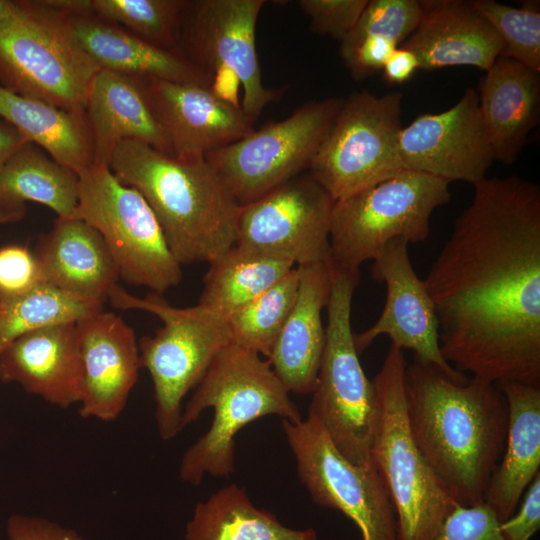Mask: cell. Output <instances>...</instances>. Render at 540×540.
Returning a JSON list of instances; mask_svg holds the SVG:
<instances>
[{
	"mask_svg": "<svg viewBox=\"0 0 540 540\" xmlns=\"http://www.w3.org/2000/svg\"><path fill=\"white\" fill-rule=\"evenodd\" d=\"M101 310V302L42 283L23 295L0 302V355L25 334L61 323H77Z\"/></svg>",
	"mask_w": 540,
	"mask_h": 540,
	"instance_id": "obj_32",
	"label": "cell"
},
{
	"mask_svg": "<svg viewBox=\"0 0 540 540\" xmlns=\"http://www.w3.org/2000/svg\"><path fill=\"white\" fill-rule=\"evenodd\" d=\"M265 0L190 1L177 52L213 80V91L242 108L252 121L285 88L264 85L256 25Z\"/></svg>",
	"mask_w": 540,
	"mask_h": 540,
	"instance_id": "obj_10",
	"label": "cell"
},
{
	"mask_svg": "<svg viewBox=\"0 0 540 540\" xmlns=\"http://www.w3.org/2000/svg\"><path fill=\"white\" fill-rule=\"evenodd\" d=\"M497 386L507 403V436L484 503L503 522L514 514L524 491L540 473V385L504 381Z\"/></svg>",
	"mask_w": 540,
	"mask_h": 540,
	"instance_id": "obj_27",
	"label": "cell"
},
{
	"mask_svg": "<svg viewBox=\"0 0 540 540\" xmlns=\"http://www.w3.org/2000/svg\"><path fill=\"white\" fill-rule=\"evenodd\" d=\"M282 428L299 478L317 505L346 515L362 540H398L395 510L372 460L349 461L310 413L297 423L283 419Z\"/></svg>",
	"mask_w": 540,
	"mask_h": 540,
	"instance_id": "obj_14",
	"label": "cell"
},
{
	"mask_svg": "<svg viewBox=\"0 0 540 540\" xmlns=\"http://www.w3.org/2000/svg\"><path fill=\"white\" fill-rule=\"evenodd\" d=\"M78 193L79 175L27 142L0 172V224L21 221L28 202L48 207L58 218L74 217Z\"/></svg>",
	"mask_w": 540,
	"mask_h": 540,
	"instance_id": "obj_28",
	"label": "cell"
},
{
	"mask_svg": "<svg viewBox=\"0 0 540 540\" xmlns=\"http://www.w3.org/2000/svg\"><path fill=\"white\" fill-rule=\"evenodd\" d=\"M433 540H505L500 521L484 502L464 507L457 505L447 516Z\"/></svg>",
	"mask_w": 540,
	"mask_h": 540,
	"instance_id": "obj_39",
	"label": "cell"
},
{
	"mask_svg": "<svg viewBox=\"0 0 540 540\" xmlns=\"http://www.w3.org/2000/svg\"><path fill=\"white\" fill-rule=\"evenodd\" d=\"M539 528L540 473L527 487L519 511L500 522V531L505 540H530Z\"/></svg>",
	"mask_w": 540,
	"mask_h": 540,
	"instance_id": "obj_40",
	"label": "cell"
},
{
	"mask_svg": "<svg viewBox=\"0 0 540 540\" xmlns=\"http://www.w3.org/2000/svg\"><path fill=\"white\" fill-rule=\"evenodd\" d=\"M27 142L14 126L0 118V172L11 156Z\"/></svg>",
	"mask_w": 540,
	"mask_h": 540,
	"instance_id": "obj_43",
	"label": "cell"
},
{
	"mask_svg": "<svg viewBox=\"0 0 540 540\" xmlns=\"http://www.w3.org/2000/svg\"><path fill=\"white\" fill-rule=\"evenodd\" d=\"M42 283L34 252L22 244L0 247V302L23 295Z\"/></svg>",
	"mask_w": 540,
	"mask_h": 540,
	"instance_id": "obj_38",
	"label": "cell"
},
{
	"mask_svg": "<svg viewBox=\"0 0 540 540\" xmlns=\"http://www.w3.org/2000/svg\"><path fill=\"white\" fill-rule=\"evenodd\" d=\"M108 167L142 194L181 266L210 263L235 245L241 206L205 157L179 158L127 140Z\"/></svg>",
	"mask_w": 540,
	"mask_h": 540,
	"instance_id": "obj_3",
	"label": "cell"
},
{
	"mask_svg": "<svg viewBox=\"0 0 540 540\" xmlns=\"http://www.w3.org/2000/svg\"><path fill=\"white\" fill-rule=\"evenodd\" d=\"M74 216L100 233L127 283L158 295L180 283L181 265L149 204L139 191L118 180L107 164L93 163L79 175Z\"/></svg>",
	"mask_w": 540,
	"mask_h": 540,
	"instance_id": "obj_11",
	"label": "cell"
},
{
	"mask_svg": "<svg viewBox=\"0 0 540 540\" xmlns=\"http://www.w3.org/2000/svg\"><path fill=\"white\" fill-rule=\"evenodd\" d=\"M186 540H317L313 528L294 530L276 516L256 508L244 488H221L195 506L186 525Z\"/></svg>",
	"mask_w": 540,
	"mask_h": 540,
	"instance_id": "obj_30",
	"label": "cell"
},
{
	"mask_svg": "<svg viewBox=\"0 0 540 540\" xmlns=\"http://www.w3.org/2000/svg\"><path fill=\"white\" fill-rule=\"evenodd\" d=\"M405 391L412 434L440 484L460 506L483 503L507 436L497 384L413 358Z\"/></svg>",
	"mask_w": 540,
	"mask_h": 540,
	"instance_id": "obj_2",
	"label": "cell"
},
{
	"mask_svg": "<svg viewBox=\"0 0 540 540\" xmlns=\"http://www.w3.org/2000/svg\"><path fill=\"white\" fill-rule=\"evenodd\" d=\"M299 288V271L293 268L261 295L227 319L231 342L270 356L274 344L294 306Z\"/></svg>",
	"mask_w": 540,
	"mask_h": 540,
	"instance_id": "obj_33",
	"label": "cell"
},
{
	"mask_svg": "<svg viewBox=\"0 0 540 540\" xmlns=\"http://www.w3.org/2000/svg\"><path fill=\"white\" fill-rule=\"evenodd\" d=\"M295 267L286 258L233 245L209 263L198 304L227 318Z\"/></svg>",
	"mask_w": 540,
	"mask_h": 540,
	"instance_id": "obj_31",
	"label": "cell"
},
{
	"mask_svg": "<svg viewBox=\"0 0 540 540\" xmlns=\"http://www.w3.org/2000/svg\"><path fill=\"white\" fill-rule=\"evenodd\" d=\"M471 4L499 37L500 56L540 72L539 2L526 1L521 8L494 0H475Z\"/></svg>",
	"mask_w": 540,
	"mask_h": 540,
	"instance_id": "obj_35",
	"label": "cell"
},
{
	"mask_svg": "<svg viewBox=\"0 0 540 540\" xmlns=\"http://www.w3.org/2000/svg\"><path fill=\"white\" fill-rule=\"evenodd\" d=\"M419 3V22L402 46L416 55L420 69L474 66L487 71L500 56L499 37L471 1L424 0Z\"/></svg>",
	"mask_w": 540,
	"mask_h": 540,
	"instance_id": "obj_21",
	"label": "cell"
},
{
	"mask_svg": "<svg viewBox=\"0 0 540 540\" xmlns=\"http://www.w3.org/2000/svg\"><path fill=\"white\" fill-rule=\"evenodd\" d=\"M420 15L417 0H369L356 25L342 41L385 38L400 45L413 33Z\"/></svg>",
	"mask_w": 540,
	"mask_h": 540,
	"instance_id": "obj_36",
	"label": "cell"
},
{
	"mask_svg": "<svg viewBox=\"0 0 540 540\" xmlns=\"http://www.w3.org/2000/svg\"><path fill=\"white\" fill-rule=\"evenodd\" d=\"M402 95L355 91L343 100L308 172L334 201L402 171Z\"/></svg>",
	"mask_w": 540,
	"mask_h": 540,
	"instance_id": "obj_12",
	"label": "cell"
},
{
	"mask_svg": "<svg viewBox=\"0 0 540 540\" xmlns=\"http://www.w3.org/2000/svg\"><path fill=\"white\" fill-rule=\"evenodd\" d=\"M334 202L303 172L240 207L235 245L286 258L296 267L328 262Z\"/></svg>",
	"mask_w": 540,
	"mask_h": 540,
	"instance_id": "obj_15",
	"label": "cell"
},
{
	"mask_svg": "<svg viewBox=\"0 0 540 540\" xmlns=\"http://www.w3.org/2000/svg\"><path fill=\"white\" fill-rule=\"evenodd\" d=\"M369 0H299L310 20V30L340 42L356 25Z\"/></svg>",
	"mask_w": 540,
	"mask_h": 540,
	"instance_id": "obj_37",
	"label": "cell"
},
{
	"mask_svg": "<svg viewBox=\"0 0 540 540\" xmlns=\"http://www.w3.org/2000/svg\"><path fill=\"white\" fill-rule=\"evenodd\" d=\"M407 361L391 343L374 384L379 413L370 457L392 501L398 540H433L458 505L438 481L412 434L406 407Z\"/></svg>",
	"mask_w": 540,
	"mask_h": 540,
	"instance_id": "obj_5",
	"label": "cell"
},
{
	"mask_svg": "<svg viewBox=\"0 0 540 540\" xmlns=\"http://www.w3.org/2000/svg\"><path fill=\"white\" fill-rule=\"evenodd\" d=\"M405 170L473 186L495 160L475 89L467 88L448 110L416 117L399 135Z\"/></svg>",
	"mask_w": 540,
	"mask_h": 540,
	"instance_id": "obj_16",
	"label": "cell"
},
{
	"mask_svg": "<svg viewBox=\"0 0 540 540\" xmlns=\"http://www.w3.org/2000/svg\"><path fill=\"white\" fill-rule=\"evenodd\" d=\"M182 410V429L206 408L214 419L208 432L183 454L180 479L198 486L204 475L229 477L234 472L235 435L252 421L277 415L302 420L289 390L258 353L228 344L214 359Z\"/></svg>",
	"mask_w": 540,
	"mask_h": 540,
	"instance_id": "obj_4",
	"label": "cell"
},
{
	"mask_svg": "<svg viewBox=\"0 0 540 540\" xmlns=\"http://www.w3.org/2000/svg\"><path fill=\"white\" fill-rule=\"evenodd\" d=\"M34 254L44 283L82 299L104 303L120 277L100 233L75 216L57 218Z\"/></svg>",
	"mask_w": 540,
	"mask_h": 540,
	"instance_id": "obj_22",
	"label": "cell"
},
{
	"mask_svg": "<svg viewBox=\"0 0 540 540\" xmlns=\"http://www.w3.org/2000/svg\"><path fill=\"white\" fill-rule=\"evenodd\" d=\"M420 69L416 55L409 49L399 46L385 62L383 78L389 84H402L408 81L415 71Z\"/></svg>",
	"mask_w": 540,
	"mask_h": 540,
	"instance_id": "obj_42",
	"label": "cell"
},
{
	"mask_svg": "<svg viewBox=\"0 0 540 540\" xmlns=\"http://www.w3.org/2000/svg\"><path fill=\"white\" fill-rule=\"evenodd\" d=\"M108 299L116 308L146 311L162 321L154 335L142 337L138 346L141 365L153 383L158 433L162 440H171L182 430V400L231 343L227 319L200 304L176 308L158 294L139 298L118 284Z\"/></svg>",
	"mask_w": 540,
	"mask_h": 540,
	"instance_id": "obj_6",
	"label": "cell"
},
{
	"mask_svg": "<svg viewBox=\"0 0 540 540\" xmlns=\"http://www.w3.org/2000/svg\"><path fill=\"white\" fill-rule=\"evenodd\" d=\"M408 245L406 240L395 238L373 261L371 275L385 284L386 301L376 322L353 334L355 348L360 355L376 338L386 335L391 343L411 350L414 358L457 372L442 356L435 307L424 280L413 269Z\"/></svg>",
	"mask_w": 540,
	"mask_h": 540,
	"instance_id": "obj_17",
	"label": "cell"
},
{
	"mask_svg": "<svg viewBox=\"0 0 540 540\" xmlns=\"http://www.w3.org/2000/svg\"><path fill=\"white\" fill-rule=\"evenodd\" d=\"M140 79L175 157H205L254 130L241 107L209 87Z\"/></svg>",
	"mask_w": 540,
	"mask_h": 540,
	"instance_id": "obj_18",
	"label": "cell"
},
{
	"mask_svg": "<svg viewBox=\"0 0 540 540\" xmlns=\"http://www.w3.org/2000/svg\"><path fill=\"white\" fill-rule=\"evenodd\" d=\"M22 8V1L0 0V24L17 15Z\"/></svg>",
	"mask_w": 540,
	"mask_h": 540,
	"instance_id": "obj_45",
	"label": "cell"
},
{
	"mask_svg": "<svg viewBox=\"0 0 540 540\" xmlns=\"http://www.w3.org/2000/svg\"><path fill=\"white\" fill-rule=\"evenodd\" d=\"M39 3L67 16L94 14L92 0H39Z\"/></svg>",
	"mask_w": 540,
	"mask_h": 540,
	"instance_id": "obj_44",
	"label": "cell"
},
{
	"mask_svg": "<svg viewBox=\"0 0 540 540\" xmlns=\"http://www.w3.org/2000/svg\"><path fill=\"white\" fill-rule=\"evenodd\" d=\"M344 98L309 101L205 156L240 206L309 170Z\"/></svg>",
	"mask_w": 540,
	"mask_h": 540,
	"instance_id": "obj_13",
	"label": "cell"
},
{
	"mask_svg": "<svg viewBox=\"0 0 540 540\" xmlns=\"http://www.w3.org/2000/svg\"><path fill=\"white\" fill-rule=\"evenodd\" d=\"M65 16L74 38L100 70L213 90L211 77L179 52L158 47L95 14Z\"/></svg>",
	"mask_w": 540,
	"mask_h": 540,
	"instance_id": "obj_25",
	"label": "cell"
},
{
	"mask_svg": "<svg viewBox=\"0 0 540 540\" xmlns=\"http://www.w3.org/2000/svg\"><path fill=\"white\" fill-rule=\"evenodd\" d=\"M9 540H84L75 530L46 518L13 514L6 524Z\"/></svg>",
	"mask_w": 540,
	"mask_h": 540,
	"instance_id": "obj_41",
	"label": "cell"
},
{
	"mask_svg": "<svg viewBox=\"0 0 540 540\" xmlns=\"http://www.w3.org/2000/svg\"><path fill=\"white\" fill-rule=\"evenodd\" d=\"M82 366L79 414L103 422L126 407L142 368L134 329L101 310L76 323Z\"/></svg>",
	"mask_w": 540,
	"mask_h": 540,
	"instance_id": "obj_19",
	"label": "cell"
},
{
	"mask_svg": "<svg viewBox=\"0 0 540 540\" xmlns=\"http://www.w3.org/2000/svg\"><path fill=\"white\" fill-rule=\"evenodd\" d=\"M100 68L74 38L66 16L39 1L0 24V85L59 108L85 112Z\"/></svg>",
	"mask_w": 540,
	"mask_h": 540,
	"instance_id": "obj_8",
	"label": "cell"
},
{
	"mask_svg": "<svg viewBox=\"0 0 540 540\" xmlns=\"http://www.w3.org/2000/svg\"><path fill=\"white\" fill-rule=\"evenodd\" d=\"M479 110L494 158L514 163L540 111V72L498 56L478 85Z\"/></svg>",
	"mask_w": 540,
	"mask_h": 540,
	"instance_id": "obj_26",
	"label": "cell"
},
{
	"mask_svg": "<svg viewBox=\"0 0 540 540\" xmlns=\"http://www.w3.org/2000/svg\"><path fill=\"white\" fill-rule=\"evenodd\" d=\"M0 118L59 164L80 175L94 163L85 112L17 95L0 85Z\"/></svg>",
	"mask_w": 540,
	"mask_h": 540,
	"instance_id": "obj_29",
	"label": "cell"
},
{
	"mask_svg": "<svg viewBox=\"0 0 540 540\" xmlns=\"http://www.w3.org/2000/svg\"><path fill=\"white\" fill-rule=\"evenodd\" d=\"M449 182L404 170L334 202L330 227V263L360 272L377 259L388 242L401 238L422 242L436 208L451 198Z\"/></svg>",
	"mask_w": 540,
	"mask_h": 540,
	"instance_id": "obj_9",
	"label": "cell"
},
{
	"mask_svg": "<svg viewBox=\"0 0 540 540\" xmlns=\"http://www.w3.org/2000/svg\"><path fill=\"white\" fill-rule=\"evenodd\" d=\"M85 115L92 137L94 163L108 165L115 148L127 140L142 142L172 155L140 78L99 70L90 86Z\"/></svg>",
	"mask_w": 540,
	"mask_h": 540,
	"instance_id": "obj_24",
	"label": "cell"
},
{
	"mask_svg": "<svg viewBox=\"0 0 540 540\" xmlns=\"http://www.w3.org/2000/svg\"><path fill=\"white\" fill-rule=\"evenodd\" d=\"M440 350L457 371L540 385V188L516 175L474 185L424 279Z\"/></svg>",
	"mask_w": 540,
	"mask_h": 540,
	"instance_id": "obj_1",
	"label": "cell"
},
{
	"mask_svg": "<svg viewBox=\"0 0 540 540\" xmlns=\"http://www.w3.org/2000/svg\"><path fill=\"white\" fill-rule=\"evenodd\" d=\"M189 3L187 0H92L96 16L122 24L142 39L173 51H177Z\"/></svg>",
	"mask_w": 540,
	"mask_h": 540,
	"instance_id": "obj_34",
	"label": "cell"
},
{
	"mask_svg": "<svg viewBox=\"0 0 540 540\" xmlns=\"http://www.w3.org/2000/svg\"><path fill=\"white\" fill-rule=\"evenodd\" d=\"M76 323L45 327L16 339L0 355V381L15 383L59 408L81 400Z\"/></svg>",
	"mask_w": 540,
	"mask_h": 540,
	"instance_id": "obj_20",
	"label": "cell"
},
{
	"mask_svg": "<svg viewBox=\"0 0 540 540\" xmlns=\"http://www.w3.org/2000/svg\"><path fill=\"white\" fill-rule=\"evenodd\" d=\"M297 268V298L267 360L289 392L309 394L325 346L322 311L328 303L332 276L329 261Z\"/></svg>",
	"mask_w": 540,
	"mask_h": 540,
	"instance_id": "obj_23",
	"label": "cell"
},
{
	"mask_svg": "<svg viewBox=\"0 0 540 540\" xmlns=\"http://www.w3.org/2000/svg\"><path fill=\"white\" fill-rule=\"evenodd\" d=\"M330 268L325 346L308 413L344 457L364 465L371 462L379 406L374 384L361 366L351 326L352 299L360 272L345 271L331 263Z\"/></svg>",
	"mask_w": 540,
	"mask_h": 540,
	"instance_id": "obj_7",
	"label": "cell"
}]
</instances>
